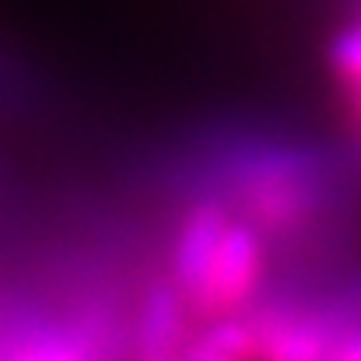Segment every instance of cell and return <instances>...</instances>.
<instances>
[{"label": "cell", "instance_id": "cell-1", "mask_svg": "<svg viewBox=\"0 0 361 361\" xmlns=\"http://www.w3.org/2000/svg\"><path fill=\"white\" fill-rule=\"evenodd\" d=\"M259 277H263V242L256 228L228 221L186 302L204 319H225L252 298Z\"/></svg>", "mask_w": 361, "mask_h": 361}, {"label": "cell", "instance_id": "cell-2", "mask_svg": "<svg viewBox=\"0 0 361 361\" xmlns=\"http://www.w3.org/2000/svg\"><path fill=\"white\" fill-rule=\"evenodd\" d=\"M242 204L256 225L281 232L309 218L316 207V190L291 158H267L245 169Z\"/></svg>", "mask_w": 361, "mask_h": 361}, {"label": "cell", "instance_id": "cell-3", "mask_svg": "<svg viewBox=\"0 0 361 361\" xmlns=\"http://www.w3.org/2000/svg\"><path fill=\"white\" fill-rule=\"evenodd\" d=\"M228 228V211L214 200L197 204L176 235V249H172V270H176V288L183 291V298L193 291V284L200 281L214 245L221 239V232Z\"/></svg>", "mask_w": 361, "mask_h": 361}, {"label": "cell", "instance_id": "cell-4", "mask_svg": "<svg viewBox=\"0 0 361 361\" xmlns=\"http://www.w3.org/2000/svg\"><path fill=\"white\" fill-rule=\"evenodd\" d=\"M256 334H259V355L274 361H312L330 355L326 330L312 316L284 312V309H267L252 316Z\"/></svg>", "mask_w": 361, "mask_h": 361}, {"label": "cell", "instance_id": "cell-5", "mask_svg": "<svg viewBox=\"0 0 361 361\" xmlns=\"http://www.w3.org/2000/svg\"><path fill=\"white\" fill-rule=\"evenodd\" d=\"M183 334V291L179 288H154L144 302L140 312V326H137V341H140V355L161 358L172 355Z\"/></svg>", "mask_w": 361, "mask_h": 361}, {"label": "cell", "instance_id": "cell-6", "mask_svg": "<svg viewBox=\"0 0 361 361\" xmlns=\"http://www.w3.org/2000/svg\"><path fill=\"white\" fill-rule=\"evenodd\" d=\"M190 358L204 361H239V358H256L259 355V334L252 319H214V326L186 348Z\"/></svg>", "mask_w": 361, "mask_h": 361}, {"label": "cell", "instance_id": "cell-7", "mask_svg": "<svg viewBox=\"0 0 361 361\" xmlns=\"http://www.w3.org/2000/svg\"><path fill=\"white\" fill-rule=\"evenodd\" d=\"M330 60H334L337 78H341V81H348V88H351V92L361 88V21L355 25V28H348V32L334 42Z\"/></svg>", "mask_w": 361, "mask_h": 361}, {"label": "cell", "instance_id": "cell-8", "mask_svg": "<svg viewBox=\"0 0 361 361\" xmlns=\"http://www.w3.org/2000/svg\"><path fill=\"white\" fill-rule=\"evenodd\" d=\"M330 358H344V361H361V330L351 337V341H344V344H334L330 348Z\"/></svg>", "mask_w": 361, "mask_h": 361}, {"label": "cell", "instance_id": "cell-9", "mask_svg": "<svg viewBox=\"0 0 361 361\" xmlns=\"http://www.w3.org/2000/svg\"><path fill=\"white\" fill-rule=\"evenodd\" d=\"M351 113H355V120L361 123V88H355V92H351Z\"/></svg>", "mask_w": 361, "mask_h": 361}]
</instances>
